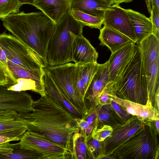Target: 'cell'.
Segmentation results:
<instances>
[{
    "label": "cell",
    "instance_id": "484cf974",
    "mask_svg": "<svg viewBox=\"0 0 159 159\" xmlns=\"http://www.w3.org/2000/svg\"><path fill=\"white\" fill-rule=\"evenodd\" d=\"M159 60L155 62L145 72L148 96L150 103L153 107L156 93L159 90Z\"/></svg>",
    "mask_w": 159,
    "mask_h": 159
},
{
    "label": "cell",
    "instance_id": "4dcf8cb0",
    "mask_svg": "<svg viewBox=\"0 0 159 159\" xmlns=\"http://www.w3.org/2000/svg\"><path fill=\"white\" fill-rule=\"evenodd\" d=\"M113 129L111 126L104 125L94 127L91 134V137L99 142H103L112 133Z\"/></svg>",
    "mask_w": 159,
    "mask_h": 159
},
{
    "label": "cell",
    "instance_id": "d6a6232c",
    "mask_svg": "<svg viewBox=\"0 0 159 159\" xmlns=\"http://www.w3.org/2000/svg\"><path fill=\"white\" fill-rule=\"evenodd\" d=\"M75 84L77 91L81 100L85 104V98L86 92L81 77L80 67L78 65H76L75 70Z\"/></svg>",
    "mask_w": 159,
    "mask_h": 159
},
{
    "label": "cell",
    "instance_id": "b9f144b4",
    "mask_svg": "<svg viewBox=\"0 0 159 159\" xmlns=\"http://www.w3.org/2000/svg\"><path fill=\"white\" fill-rule=\"evenodd\" d=\"M151 6H155L159 11V0H150Z\"/></svg>",
    "mask_w": 159,
    "mask_h": 159
},
{
    "label": "cell",
    "instance_id": "603a6c76",
    "mask_svg": "<svg viewBox=\"0 0 159 159\" xmlns=\"http://www.w3.org/2000/svg\"><path fill=\"white\" fill-rule=\"evenodd\" d=\"M6 142L0 144V159H41V157L30 150L22 149L19 142Z\"/></svg>",
    "mask_w": 159,
    "mask_h": 159
},
{
    "label": "cell",
    "instance_id": "ee69618b",
    "mask_svg": "<svg viewBox=\"0 0 159 159\" xmlns=\"http://www.w3.org/2000/svg\"><path fill=\"white\" fill-rule=\"evenodd\" d=\"M147 8L148 10L150 13L151 9V5L150 0H145Z\"/></svg>",
    "mask_w": 159,
    "mask_h": 159
},
{
    "label": "cell",
    "instance_id": "277c9868",
    "mask_svg": "<svg viewBox=\"0 0 159 159\" xmlns=\"http://www.w3.org/2000/svg\"><path fill=\"white\" fill-rule=\"evenodd\" d=\"M116 96L143 105H151L139 48L137 45L134 56L118 83L113 87Z\"/></svg>",
    "mask_w": 159,
    "mask_h": 159
},
{
    "label": "cell",
    "instance_id": "d590c367",
    "mask_svg": "<svg viewBox=\"0 0 159 159\" xmlns=\"http://www.w3.org/2000/svg\"><path fill=\"white\" fill-rule=\"evenodd\" d=\"M76 120L79 132L81 134L86 137L91 134L94 125H89L83 118L76 119Z\"/></svg>",
    "mask_w": 159,
    "mask_h": 159
},
{
    "label": "cell",
    "instance_id": "30bf717a",
    "mask_svg": "<svg viewBox=\"0 0 159 159\" xmlns=\"http://www.w3.org/2000/svg\"><path fill=\"white\" fill-rule=\"evenodd\" d=\"M146 120L133 116L123 124L112 127V133L102 142V153L98 159L106 156L112 155L114 151L144 127Z\"/></svg>",
    "mask_w": 159,
    "mask_h": 159
},
{
    "label": "cell",
    "instance_id": "83f0119b",
    "mask_svg": "<svg viewBox=\"0 0 159 159\" xmlns=\"http://www.w3.org/2000/svg\"><path fill=\"white\" fill-rule=\"evenodd\" d=\"M70 13L77 21L84 26L100 30L103 25V18L94 16L79 10L70 9Z\"/></svg>",
    "mask_w": 159,
    "mask_h": 159
},
{
    "label": "cell",
    "instance_id": "74e56055",
    "mask_svg": "<svg viewBox=\"0 0 159 159\" xmlns=\"http://www.w3.org/2000/svg\"><path fill=\"white\" fill-rule=\"evenodd\" d=\"M0 85L8 88L11 86L10 79L5 68L0 61Z\"/></svg>",
    "mask_w": 159,
    "mask_h": 159
},
{
    "label": "cell",
    "instance_id": "7402d4cb",
    "mask_svg": "<svg viewBox=\"0 0 159 159\" xmlns=\"http://www.w3.org/2000/svg\"><path fill=\"white\" fill-rule=\"evenodd\" d=\"M129 16L137 39V44L152 34V26L149 18L130 9H125Z\"/></svg>",
    "mask_w": 159,
    "mask_h": 159
},
{
    "label": "cell",
    "instance_id": "2e32d148",
    "mask_svg": "<svg viewBox=\"0 0 159 159\" xmlns=\"http://www.w3.org/2000/svg\"><path fill=\"white\" fill-rule=\"evenodd\" d=\"M19 113L10 110L0 111V134L21 139L27 131L26 125L17 119Z\"/></svg>",
    "mask_w": 159,
    "mask_h": 159
},
{
    "label": "cell",
    "instance_id": "836d02e7",
    "mask_svg": "<svg viewBox=\"0 0 159 159\" xmlns=\"http://www.w3.org/2000/svg\"><path fill=\"white\" fill-rule=\"evenodd\" d=\"M114 95L116 96L115 93L112 85L108 83L101 94L99 100V105L111 104V98Z\"/></svg>",
    "mask_w": 159,
    "mask_h": 159
},
{
    "label": "cell",
    "instance_id": "4316f807",
    "mask_svg": "<svg viewBox=\"0 0 159 159\" xmlns=\"http://www.w3.org/2000/svg\"><path fill=\"white\" fill-rule=\"evenodd\" d=\"M89 159L93 158L89 150L86 137L76 132L72 138V159Z\"/></svg>",
    "mask_w": 159,
    "mask_h": 159
},
{
    "label": "cell",
    "instance_id": "ffe728a7",
    "mask_svg": "<svg viewBox=\"0 0 159 159\" xmlns=\"http://www.w3.org/2000/svg\"><path fill=\"white\" fill-rule=\"evenodd\" d=\"M98 39L100 45L107 47L112 53L126 45L134 43L121 33L106 26L100 30Z\"/></svg>",
    "mask_w": 159,
    "mask_h": 159
},
{
    "label": "cell",
    "instance_id": "e575fe53",
    "mask_svg": "<svg viewBox=\"0 0 159 159\" xmlns=\"http://www.w3.org/2000/svg\"><path fill=\"white\" fill-rule=\"evenodd\" d=\"M150 19L152 26V34L159 39V11L155 6H151Z\"/></svg>",
    "mask_w": 159,
    "mask_h": 159
},
{
    "label": "cell",
    "instance_id": "6da1fadb",
    "mask_svg": "<svg viewBox=\"0 0 159 159\" xmlns=\"http://www.w3.org/2000/svg\"><path fill=\"white\" fill-rule=\"evenodd\" d=\"M30 112L19 113L17 119L27 131L37 133L72 152V138L79 131L76 119L65 108L46 94L33 103Z\"/></svg>",
    "mask_w": 159,
    "mask_h": 159
},
{
    "label": "cell",
    "instance_id": "7bdbcfd3",
    "mask_svg": "<svg viewBox=\"0 0 159 159\" xmlns=\"http://www.w3.org/2000/svg\"><path fill=\"white\" fill-rule=\"evenodd\" d=\"M133 0H115L113 4L119 5L123 3H129L133 1Z\"/></svg>",
    "mask_w": 159,
    "mask_h": 159
},
{
    "label": "cell",
    "instance_id": "d6986e66",
    "mask_svg": "<svg viewBox=\"0 0 159 159\" xmlns=\"http://www.w3.org/2000/svg\"><path fill=\"white\" fill-rule=\"evenodd\" d=\"M111 100L121 105L129 114L143 119L159 120V111L150 105H143L120 98L114 95Z\"/></svg>",
    "mask_w": 159,
    "mask_h": 159
},
{
    "label": "cell",
    "instance_id": "ab89813d",
    "mask_svg": "<svg viewBox=\"0 0 159 159\" xmlns=\"http://www.w3.org/2000/svg\"><path fill=\"white\" fill-rule=\"evenodd\" d=\"M159 90L156 93L155 98V105L154 107L159 111Z\"/></svg>",
    "mask_w": 159,
    "mask_h": 159
},
{
    "label": "cell",
    "instance_id": "7a4b0ae2",
    "mask_svg": "<svg viewBox=\"0 0 159 159\" xmlns=\"http://www.w3.org/2000/svg\"><path fill=\"white\" fill-rule=\"evenodd\" d=\"M5 28L42 58L47 66V53L56 23L42 12L12 14L2 19Z\"/></svg>",
    "mask_w": 159,
    "mask_h": 159
},
{
    "label": "cell",
    "instance_id": "f1b7e54d",
    "mask_svg": "<svg viewBox=\"0 0 159 159\" xmlns=\"http://www.w3.org/2000/svg\"><path fill=\"white\" fill-rule=\"evenodd\" d=\"M102 65L103 64H98L97 62L78 65L80 67L81 77L86 93L94 75Z\"/></svg>",
    "mask_w": 159,
    "mask_h": 159
},
{
    "label": "cell",
    "instance_id": "e0dca14e",
    "mask_svg": "<svg viewBox=\"0 0 159 159\" xmlns=\"http://www.w3.org/2000/svg\"><path fill=\"white\" fill-rule=\"evenodd\" d=\"M72 0H36L34 6L56 24L70 12Z\"/></svg>",
    "mask_w": 159,
    "mask_h": 159
},
{
    "label": "cell",
    "instance_id": "8992f818",
    "mask_svg": "<svg viewBox=\"0 0 159 159\" xmlns=\"http://www.w3.org/2000/svg\"><path fill=\"white\" fill-rule=\"evenodd\" d=\"M0 61L7 62L29 69L43 68L47 66L40 57L13 35L0 34Z\"/></svg>",
    "mask_w": 159,
    "mask_h": 159
},
{
    "label": "cell",
    "instance_id": "9a60e30c",
    "mask_svg": "<svg viewBox=\"0 0 159 159\" xmlns=\"http://www.w3.org/2000/svg\"><path fill=\"white\" fill-rule=\"evenodd\" d=\"M98 53L83 35L77 36L73 43L71 61L76 65L97 62Z\"/></svg>",
    "mask_w": 159,
    "mask_h": 159
},
{
    "label": "cell",
    "instance_id": "1f68e13d",
    "mask_svg": "<svg viewBox=\"0 0 159 159\" xmlns=\"http://www.w3.org/2000/svg\"><path fill=\"white\" fill-rule=\"evenodd\" d=\"M89 150L93 159H98L102 150V142L93 139L91 134L86 137Z\"/></svg>",
    "mask_w": 159,
    "mask_h": 159
},
{
    "label": "cell",
    "instance_id": "ba28073f",
    "mask_svg": "<svg viewBox=\"0 0 159 159\" xmlns=\"http://www.w3.org/2000/svg\"><path fill=\"white\" fill-rule=\"evenodd\" d=\"M11 82L9 90L16 91L30 90L41 96L45 95L43 77V68L29 70L7 62L4 66Z\"/></svg>",
    "mask_w": 159,
    "mask_h": 159
},
{
    "label": "cell",
    "instance_id": "f546056e",
    "mask_svg": "<svg viewBox=\"0 0 159 159\" xmlns=\"http://www.w3.org/2000/svg\"><path fill=\"white\" fill-rule=\"evenodd\" d=\"M22 5L17 0H0V19H3L11 14L20 12Z\"/></svg>",
    "mask_w": 159,
    "mask_h": 159
},
{
    "label": "cell",
    "instance_id": "7c38bea8",
    "mask_svg": "<svg viewBox=\"0 0 159 159\" xmlns=\"http://www.w3.org/2000/svg\"><path fill=\"white\" fill-rule=\"evenodd\" d=\"M136 46L135 43H130L111 53L107 61L108 83L114 86L118 83L132 59Z\"/></svg>",
    "mask_w": 159,
    "mask_h": 159
},
{
    "label": "cell",
    "instance_id": "cb8c5ba5",
    "mask_svg": "<svg viewBox=\"0 0 159 159\" xmlns=\"http://www.w3.org/2000/svg\"><path fill=\"white\" fill-rule=\"evenodd\" d=\"M109 6L102 0H72L70 9L103 18L105 10Z\"/></svg>",
    "mask_w": 159,
    "mask_h": 159
},
{
    "label": "cell",
    "instance_id": "ac0fdd59",
    "mask_svg": "<svg viewBox=\"0 0 159 159\" xmlns=\"http://www.w3.org/2000/svg\"><path fill=\"white\" fill-rule=\"evenodd\" d=\"M138 44L146 72L155 62L159 60V39L152 34Z\"/></svg>",
    "mask_w": 159,
    "mask_h": 159
},
{
    "label": "cell",
    "instance_id": "d4e9b609",
    "mask_svg": "<svg viewBox=\"0 0 159 159\" xmlns=\"http://www.w3.org/2000/svg\"><path fill=\"white\" fill-rule=\"evenodd\" d=\"M96 114L94 127L104 125L112 127L123 124L125 122L114 109L111 104L98 105L95 109Z\"/></svg>",
    "mask_w": 159,
    "mask_h": 159
},
{
    "label": "cell",
    "instance_id": "f35d334b",
    "mask_svg": "<svg viewBox=\"0 0 159 159\" xmlns=\"http://www.w3.org/2000/svg\"><path fill=\"white\" fill-rule=\"evenodd\" d=\"M20 140V139L17 137H12L5 135H0V144L6 142L11 141H16Z\"/></svg>",
    "mask_w": 159,
    "mask_h": 159
},
{
    "label": "cell",
    "instance_id": "8fae6325",
    "mask_svg": "<svg viewBox=\"0 0 159 159\" xmlns=\"http://www.w3.org/2000/svg\"><path fill=\"white\" fill-rule=\"evenodd\" d=\"M103 25L126 36L135 43L137 39L130 20L124 9L113 4L105 10Z\"/></svg>",
    "mask_w": 159,
    "mask_h": 159
},
{
    "label": "cell",
    "instance_id": "60d3db41",
    "mask_svg": "<svg viewBox=\"0 0 159 159\" xmlns=\"http://www.w3.org/2000/svg\"><path fill=\"white\" fill-rule=\"evenodd\" d=\"M17 1L22 5L24 4H28L34 6L36 0H17Z\"/></svg>",
    "mask_w": 159,
    "mask_h": 159
},
{
    "label": "cell",
    "instance_id": "5bb4252c",
    "mask_svg": "<svg viewBox=\"0 0 159 159\" xmlns=\"http://www.w3.org/2000/svg\"><path fill=\"white\" fill-rule=\"evenodd\" d=\"M108 78L107 61L95 74L86 92L85 102L88 113L94 110L99 105L100 96L108 83Z\"/></svg>",
    "mask_w": 159,
    "mask_h": 159
},
{
    "label": "cell",
    "instance_id": "8d00e7d4",
    "mask_svg": "<svg viewBox=\"0 0 159 159\" xmlns=\"http://www.w3.org/2000/svg\"><path fill=\"white\" fill-rule=\"evenodd\" d=\"M111 104L118 115L125 122L128 120L132 117L133 116L128 113L121 105L111 100Z\"/></svg>",
    "mask_w": 159,
    "mask_h": 159
},
{
    "label": "cell",
    "instance_id": "bcb514c9",
    "mask_svg": "<svg viewBox=\"0 0 159 159\" xmlns=\"http://www.w3.org/2000/svg\"><path fill=\"white\" fill-rule=\"evenodd\" d=\"M155 125L157 129V130L158 132H159V120H154Z\"/></svg>",
    "mask_w": 159,
    "mask_h": 159
},
{
    "label": "cell",
    "instance_id": "5b68a950",
    "mask_svg": "<svg viewBox=\"0 0 159 159\" xmlns=\"http://www.w3.org/2000/svg\"><path fill=\"white\" fill-rule=\"evenodd\" d=\"M159 133L154 120L147 119L142 128L114 151V159H158Z\"/></svg>",
    "mask_w": 159,
    "mask_h": 159
},
{
    "label": "cell",
    "instance_id": "4fadbf2b",
    "mask_svg": "<svg viewBox=\"0 0 159 159\" xmlns=\"http://www.w3.org/2000/svg\"><path fill=\"white\" fill-rule=\"evenodd\" d=\"M34 101L31 96L25 91L9 90L0 85V111L10 110L19 113L30 112L33 110Z\"/></svg>",
    "mask_w": 159,
    "mask_h": 159
},
{
    "label": "cell",
    "instance_id": "52a82bcc",
    "mask_svg": "<svg viewBox=\"0 0 159 159\" xmlns=\"http://www.w3.org/2000/svg\"><path fill=\"white\" fill-rule=\"evenodd\" d=\"M76 66L75 63H68L56 66H47L43 69L72 106L84 117L87 115V110L86 104L81 100L76 88L75 76Z\"/></svg>",
    "mask_w": 159,
    "mask_h": 159
},
{
    "label": "cell",
    "instance_id": "44dd1931",
    "mask_svg": "<svg viewBox=\"0 0 159 159\" xmlns=\"http://www.w3.org/2000/svg\"><path fill=\"white\" fill-rule=\"evenodd\" d=\"M43 82L46 94L69 111L75 118L81 119L83 118L82 115L72 106L49 75L45 71Z\"/></svg>",
    "mask_w": 159,
    "mask_h": 159
},
{
    "label": "cell",
    "instance_id": "3957f363",
    "mask_svg": "<svg viewBox=\"0 0 159 159\" xmlns=\"http://www.w3.org/2000/svg\"><path fill=\"white\" fill-rule=\"evenodd\" d=\"M84 27L70 12L56 24L47 48L48 64L53 66L71 61L73 43L77 36L83 35Z\"/></svg>",
    "mask_w": 159,
    "mask_h": 159
},
{
    "label": "cell",
    "instance_id": "f6af8a7d",
    "mask_svg": "<svg viewBox=\"0 0 159 159\" xmlns=\"http://www.w3.org/2000/svg\"><path fill=\"white\" fill-rule=\"evenodd\" d=\"M105 2L109 6L113 4L115 0H102Z\"/></svg>",
    "mask_w": 159,
    "mask_h": 159
},
{
    "label": "cell",
    "instance_id": "9c48e42d",
    "mask_svg": "<svg viewBox=\"0 0 159 159\" xmlns=\"http://www.w3.org/2000/svg\"><path fill=\"white\" fill-rule=\"evenodd\" d=\"M20 148L32 151L42 159H72L66 148L39 134L27 131L19 142Z\"/></svg>",
    "mask_w": 159,
    "mask_h": 159
}]
</instances>
